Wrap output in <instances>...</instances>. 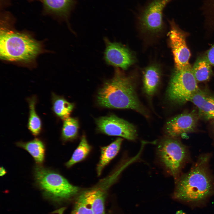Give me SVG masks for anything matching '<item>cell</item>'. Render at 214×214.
<instances>
[{
	"mask_svg": "<svg viewBox=\"0 0 214 214\" xmlns=\"http://www.w3.org/2000/svg\"><path fill=\"white\" fill-rule=\"evenodd\" d=\"M98 104L103 107L130 109L148 117V114L137 95L133 79L117 68L113 78L105 81L98 91Z\"/></svg>",
	"mask_w": 214,
	"mask_h": 214,
	"instance_id": "1",
	"label": "cell"
},
{
	"mask_svg": "<svg viewBox=\"0 0 214 214\" xmlns=\"http://www.w3.org/2000/svg\"><path fill=\"white\" fill-rule=\"evenodd\" d=\"M1 22V59L26 64L33 62L41 51L40 43L29 34L16 30L7 17H3Z\"/></svg>",
	"mask_w": 214,
	"mask_h": 214,
	"instance_id": "2",
	"label": "cell"
},
{
	"mask_svg": "<svg viewBox=\"0 0 214 214\" xmlns=\"http://www.w3.org/2000/svg\"><path fill=\"white\" fill-rule=\"evenodd\" d=\"M207 157H201L189 171L179 177L172 195L174 199L196 204L204 201L211 194L213 185L207 171Z\"/></svg>",
	"mask_w": 214,
	"mask_h": 214,
	"instance_id": "3",
	"label": "cell"
},
{
	"mask_svg": "<svg viewBox=\"0 0 214 214\" xmlns=\"http://www.w3.org/2000/svg\"><path fill=\"white\" fill-rule=\"evenodd\" d=\"M34 183L46 197L56 201L68 200L80 188L70 184L56 171L37 164L33 169Z\"/></svg>",
	"mask_w": 214,
	"mask_h": 214,
	"instance_id": "4",
	"label": "cell"
},
{
	"mask_svg": "<svg viewBox=\"0 0 214 214\" xmlns=\"http://www.w3.org/2000/svg\"><path fill=\"white\" fill-rule=\"evenodd\" d=\"M156 153L161 166L176 182L186 157L185 146L176 138L165 136L158 143Z\"/></svg>",
	"mask_w": 214,
	"mask_h": 214,
	"instance_id": "5",
	"label": "cell"
},
{
	"mask_svg": "<svg viewBox=\"0 0 214 214\" xmlns=\"http://www.w3.org/2000/svg\"><path fill=\"white\" fill-rule=\"evenodd\" d=\"M189 65L173 73L166 91L168 99L172 103L181 104L188 101L191 95L200 89Z\"/></svg>",
	"mask_w": 214,
	"mask_h": 214,
	"instance_id": "6",
	"label": "cell"
},
{
	"mask_svg": "<svg viewBox=\"0 0 214 214\" xmlns=\"http://www.w3.org/2000/svg\"><path fill=\"white\" fill-rule=\"evenodd\" d=\"M173 0H148L138 11L137 18L141 27L144 30L152 33L161 31L164 24L163 10Z\"/></svg>",
	"mask_w": 214,
	"mask_h": 214,
	"instance_id": "7",
	"label": "cell"
},
{
	"mask_svg": "<svg viewBox=\"0 0 214 214\" xmlns=\"http://www.w3.org/2000/svg\"><path fill=\"white\" fill-rule=\"evenodd\" d=\"M97 131L108 136H120L131 141L135 140L137 133L132 124L114 114L95 119Z\"/></svg>",
	"mask_w": 214,
	"mask_h": 214,
	"instance_id": "8",
	"label": "cell"
},
{
	"mask_svg": "<svg viewBox=\"0 0 214 214\" xmlns=\"http://www.w3.org/2000/svg\"><path fill=\"white\" fill-rule=\"evenodd\" d=\"M169 22L170 29L168 34L176 69H183L190 65L191 54L186 44V35L173 20Z\"/></svg>",
	"mask_w": 214,
	"mask_h": 214,
	"instance_id": "9",
	"label": "cell"
},
{
	"mask_svg": "<svg viewBox=\"0 0 214 214\" xmlns=\"http://www.w3.org/2000/svg\"><path fill=\"white\" fill-rule=\"evenodd\" d=\"M106 48L104 58L107 64L126 70L134 62L130 51L121 43L111 42L105 38Z\"/></svg>",
	"mask_w": 214,
	"mask_h": 214,
	"instance_id": "10",
	"label": "cell"
},
{
	"mask_svg": "<svg viewBox=\"0 0 214 214\" xmlns=\"http://www.w3.org/2000/svg\"><path fill=\"white\" fill-rule=\"evenodd\" d=\"M197 119L193 112L183 113L172 118L165 125V136L176 138L183 134L193 131L195 128Z\"/></svg>",
	"mask_w": 214,
	"mask_h": 214,
	"instance_id": "11",
	"label": "cell"
},
{
	"mask_svg": "<svg viewBox=\"0 0 214 214\" xmlns=\"http://www.w3.org/2000/svg\"><path fill=\"white\" fill-rule=\"evenodd\" d=\"M198 108L199 114L207 119H214V97L200 89L192 94L189 99Z\"/></svg>",
	"mask_w": 214,
	"mask_h": 214,
	"instance_id": "12",
	"label": "cell"
},
{
	"mask_svg": "<svg viewBox=\"0 0 214 214\" xmlns=\"http://www.w3.org/2000/svg\"><path fill=\"white\" fill-rule=\"evenodd\" d=\"M161 73L159 68L155 65L147 67L143 75V88L145 94L149 96L153 95L159 85Z\"/></svg>",
	"mask_w": 214,
	"mask_h": 214,
	"instance_id": "13",
	"label": "cell"
},
{
	"mask_svg": "<svg viewBox=\"0 0 214 214\" xmlns=\"http://www.w3.org/2000/svg\"><path fill=\"white\" fill-rule=\"evenodd\" d=\"M16 145L28 152L37 164L42 165L45 159L46 147L45 144L42 140L35 138L27 142H17Z\"/></svg>",
	"mask_w": 214,
	"mask_h": 214,
	"instance_id": "14",
	"label": "cell"
},
{
	"mask_svg": "<svg viewBox=\"0 0 214 214\" xmlns=\"http://www.w3.org/2000/svg\"><path fill=\"white\" fill-rule=\"evenodd\" d=\"M118 138L108 146L101 148V155L97 167L98 175L100 176L104 167L116 155L118 152L123 141Z\"/></svg>",
	"mask_w": 214,
	"mask_h": 214,
	"instance_id": "15",
	"label": "cell"
},
{
	"mask_svg": "<svg viewBox=\"0 0 214 214\" xmlns=\"http://www.w3.org/2000/svg\"><path fill=\"white\" fill-rule=\"evenodd\" d=\"M93 214H105V190L95 188L84 191Z\"/></svg>",
	"mask_w": 214,
	"mask_h": 214,
	"instance_id": "16",
	"label": "cell"
},
{
	"mask_svg": "<svg viewBox=\"0 0 214 214\" xmlns=\"http://www.w3.org/2000/svg\"><path fill=\"white\" fill-rule=\"evenodd\" d=\"M52 99L53 109L55 114L63 120L69 117L74 107V104L54 93Z\"/></svg>",
	"mask_w": 214,
	"mask_h": 214,
	"instance_id": "17",
	"label": "cell"
},
{
	"mask_svg": "<svg viewBox=\"0 0 214 214\" xmlns=\"http://www.w3.org/2000/svg\"><path fill=\"white\" fill-rule=\"evenodd\" d=\"M45 9L56 15L67 16L74 0H43Z\"/></svg>",
	"mask_w": 214,
	"mask_h": 214,
	"instance_id": "18",
	"label": "cell"
},
{
	"mask_svg": "<svg viewBox=\"0 0 214 214\" xmlns=\"http://www.w3.org/2000/svg\"><path fill=\"white\" fill-rule=\"evenodd\" d=\"M211 65L206 57L199 58L192 67L193 73L197 82L207 80L212 74Z\"/></svg>",
	"mask_w": 214,
	"mask_h": 214,
	"instance_id": "19",
	"label": "cell"
},
{
	"mask_svg": "<svg viewBox=\"0 0 214 214\" xmlns=\"http://www.w3.org/2000/svg\"><path fill=\"white\" fill-rule=\"evenodd\" d=\"M91 147L87 141L85 136H82L80 143L73 152L71 158L65 163L67 168L73 165L84 159L90 152Z\"/></svg>",
	"mask_w": 214,
	"mask_h": 214,
	"instance_id": "20",
	"label": "cell"
},
{
	"mask_svg": "<svg viewBox=\"0 0 214 214\" xmlns=\"http://www.w3.org/2000/svg\"><path fill=\"white\" fill-rule=\"evenodd\" d=\"M36 98L33 96L28 99L29 109L28 128L34 136H38L41 130V122L35 109Z\"/></svg>",
	"mask_w": 214,
	"mask_h": 214,
	"instance_id": "21",
	"label": "cell"
},
{
	"mask_svg": "<svg viewBox=\"0 0 214 214\" xmlns=\"http://www.w3.org/2000/svg\"><path fill=\"white\" fill-rule=\"evenodd\" d=\"M79 128V122L76 118L69 117L64 120L61 133L62 140L67 141L75 138Z\"/></svg>",
	"mask_w": 214,
	"mask_h": 214,
	"instance_id": "22",
	"label": "cell"
},
{
	"mask_svg": "<svg viewBox=\"0 0 214 214\" xmlns=\"http://www.w3.org/2000/svg\"><path fill=\"white\" fill-rule=\"evenodd\" d=\"M71 214H93L84 191L77 197Z\"/></svg>",
	"mask_w": 214,
	"mask_h": 214,
	"instance_id": "23",
	"label": "cell"
},
{
	"mask_svg": "<svg viewBox=\"0 0 214 214\" xmlns=\"http://www.w3.org/2000/svg\"><path fill=\"white\" fill-rule=\"evenodd\" d=\"M205 57L211 65L214 66V44L207 51Z\"/></svg>",
	"mask_w": 214,
	"mask_h": 214,
	"instance_id": "24",
	"label": "cell"
},
{
	"mask_svg": "<svg viewBox=\"0 0 214 214\" xmlns=\"http://www.w3.org/2000/svg\"><path fill=\"white\" fill-rule=\"evenodd\" d=\"M7 173V171L5 169L3 166H1L0 169V176H3L4 175Z\"/></svg>",
	"mask_w": 214,
	"mask_h": 214,
	"instance_id": "25",
	"label": "cell"
}]
</instances>
